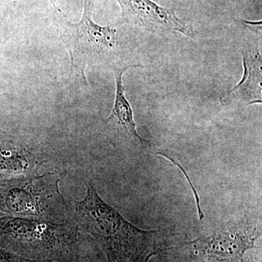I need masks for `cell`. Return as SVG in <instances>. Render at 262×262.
I'll use <instances>...</instances> for the list:
<instances>
[{
    "label": "cell",
    "instance_id": "obj_1",
    "mask_svg": "<svg viewBox=\"0 0 262 262\" xmlns=\"http://www.w3.org/2000/svg\"><path fill=\"white\" fill-rule=\"evenodd\" d=\"M80 201H67L69 220L80 232L90 234L102 248L110 262H148L171 249L165 229L145 230L127 220L99 196L92 182L86 184Z\"/></svg>",
    "mask_w": 262,
    "mask_h": 262
},
{
    "label": "cell",
    "instance_id": "obj_2",
    "mask_svg": "<svg viewBox=\"0 0 262 262\" xmlns=\"http://www.w3.org/2000/svg\"><path fill=\"white\" fill-rule=\"evenodd\" d=\"M80 231L71 223L0 218V242L22 257L46 262L77 261Z\"/></svg>",
    "mask_w": 262,
    "mask_h": 262
},
{
    "label": "cell",
    "instance_id": "obj_3",
    "mask_svg": "<svg viewBox=\"0 0 262 262\" xmlns=\"http://www.w3.org/2000/svg\"><path fill=\"white\" fill-rule=\"evenodd\" d=\"M56 172L21 176L0 182V209L11 216L70 223Z\"/></svg>",
    "mask_w": 262,
    "mask_h": 262
},
{
    "label": "cell",
    "instance_id": "obj_4",
    "mask_svg": "<svg viewBox=\"0 0 262 262\" xmlns=\"http://www.w3.org/2000/svg\"><path fill=\"white\" fill-rule=\"evenodd\" d=\"M50 1L59 15L60 39L70 53L71 70L87 82L84 73L86 67L101 64L113 56L117 43V31L108 26L98 25L92 20V0H84L83 15L77 24L69 22L53 0Z\"/></svg>",
    "mask_w": 262,
    "mask_h": 262
},
{
    "label": "cell",
    "instance_id": "obj_5",
    "mask_svg": "<svg viewBox=\"0 0 262 262\" xmlns=\"http://www.w3.org/2000/svg\"><path fill=\"white\" fill-rule=\"evenodd\" d=\"M259 234L256 227L247 222L226 224L208 235L194 239L189 244L209 261L244 262L246 251L255 248Z\"/></svg>",
    "mask_w": 262,
    "mask_h": 262
},
{
    "label": "cell",
    "instance_id": "obj_6",
    "mask_svg": "<svg viewBox=\"0 0 262 262\" xmlns=\"http://www.w3.org/2000/svg\"><path fill=\"white\" fill-rule=\"evenodd\" d=\"M122 10V23L157 34L179 33L192 38L191 26L179 18L176 12L157 4L152 0H117Z\"/></svg>",
    "mask_w": 262,
    "mask_h": 262
},
{
    "label": "cell",
    "instance_id": "obj_7",
    "mask_svg": "<svg viewBox=\"0 0 262 262\" xmlns=\"http://www.w3.org/2000/svg\"><path fill=\"white\" fill-rule=\"evenodd\" d=\"M46 161L36 146L18 136L0 130V173L15 177L34 175Z\"/></svg>",
    "mask_w": 262,
    "mask_h": 262
},
{
    "label": "cell",
    "instance_id": "obj_8",
    "mask_svg": "<svg viewBox=\"0 0 262 262\" xmlns=\"http://www.w3.org/2000/svg\"><path fill=\"white\" fill-rule=\"evenodd\" d=\"M244 73L242 80L222 98L224 103L231 101L252 104L261 103V58L244 55Z\"/></svg>",
    "mask_w": 262,
    "mask_h": 262
},
{
    "label": "cell",
    "instance_id": "obj_9",
    "mask_svg": "<svg viewBox=\"0 0 262 262\" xmlns=\"http://www.w3.org/2000/svg\"><path fill=\"white\" fill-rule=\"evenodd\" d=\"M142 67L141 65H131L128 67L113 65L112 70L115 73L116 80V93H115V103L112 113L108 117L107 120H115L119 125H120L127 134L133 138L134 141L141 143V144H149V141L143 139L136 130V124L134 120V112L131 107L130 103L127 101L125 95L122 77L124 72L129 68Z\"/></svg>",
    "mask_w": 262,
    "mask_h": 262
},
{
    "label": "cell",
    "instance_id": "obj_10",
    "mask_svg": "<svg viewBox=\"0 0 262 262\" xmlns=\"http://www.w3.org/2000/svg\"><path fill=\"white\" fill-rule=\"evenodd\" d=\"M75 262H77V261H75Z\"/></svg>",
    "mask_w": 262,
    "mask_h": 262
}]
</instances>
